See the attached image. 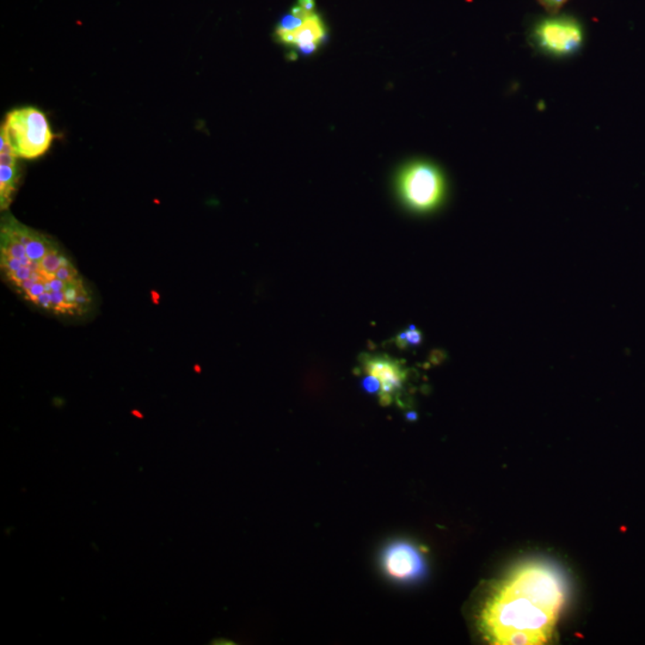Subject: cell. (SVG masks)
Segmentation results:
<instances>
[{"mask_svg":"<svg viewBox=\"0 0 645 645\" xmlns=\"http://www.w3.org/2000/svg\"><path fill=\"white\" fill-rule=\"evenodd\" d=\"M541 4L544 6L549 12L556 13L566 4L568 0H539Z\"/></svg>","mask_w":645,"mask_h":645,"instance_id":"obj_13","label":"cell"},{"mask_svg":"<svg viewBox=\"0 0 645 645\" xmlns=\"http://www.w3.org/2000/svg\"><path fill=\"white\" fill-rule=\"evenodd\" d=\"M0 269L17 295L44 312L73 319L94 305L90 287L56 239L12 214L2 218Z\"/></svg>","mask_w":645,"mask_h":645,"instance_id":"obj_1","label":"cell"},{"mask_svg":"<svg viewBox=\"0 0 645 645\" xmlns=\"http://www.w3.org/2000/svg\"><path fill=\"white\" fill-rule=\"evenodd\" d=\"M326 36V26L319 13H313L305 23L291 35L280 41L287 46H295L303 54L315 52Z\"/></svg>","mask_w":645,"mask_h":645,"instance_id":"obj_9","label":"cell"},{"mask_svg":"<svg viewBox=\"0 0 645 645\" xmlns=\"http://www.w3.org/2000/svg\"><path fill=\"white\" fill-rule=\"evenodd\" d=\"M315 0H298L291 12L286 13L276 27L275 35L279 41L291 35L299 29L313 13H316Z\"/></svg>","mask_w":645,"mask_h":645,"instance_id":"obj_10","label":"cell"},{"mask_svg":"<svg viewBox=\"0 0 645 645\" xmlns=\"http://www.w3.org/2000/svg\"><path fill=\"white\" fill-rule=\"evenodd\" d=\"M363 368L365 373L377 378L381 385L379 398L382 405L391 404L398 392L402 390L403 385L408 377V372L402 366V364L395 358L387 355H366L364 357Z\"/></svg>","mask_w":645,"mask_h":645,"instance_id":"obj_7","label":"cell"},{"mask_svg":"<svg viewBox=\"0 0 645 645\" xmlns=\"http://www.w3.org/2000/svg\"><path fill=\"white\" fill-rule=\"evenodd\" d=\"M422 334L414 326L398 334L397 343L399 347L418 346L421 343Z\"/></svg>","mask_w":645,"mask_h":645,"instance_id":"obj_11","label":"cell"},{"mask_svg":"<svg viewBox=\"0 0 645 645\" xmlns=\"http://www.w3.org/2000/svg\"><path fill=\"white\" fill-rule=\"evenodd\" d=\"M381 565L392 580L399 582L418 581L426 575L425 556L409 541L391 542L381 554Z\"/></svg>","mask_w":645,"mask_h":645,"instance_id":"obj_6","label":"cell"},{"mask_svg":"<svg viewBox=\"0 0 645 645\" xmlns=\"http://www.w3.org/2000/svg\"><path fill=\"white\" fill-rule=\"evenodd\" d=\"M568 596V583L557 566L525 563L488 597L480 624L498 645H539L551 640Z\"/></svg>","mask_w":645,"mask_h":645,"instance_id":"obj_2","label":"cell"},{"mask_svg":"<svg viewBox=\"0 0 645 645\" xmlns=\"http://www.w3.org/2000/svg\"><path fill=\"white\" fill-rule=\"evenodd\" d=\"M534 41L541 52L549 56H570L582 47L583 29L572 17H551L534 27Z\"/></svg>","mask_w":645,"mask_h":645,"instance_id":"obj_5","label":"cell"},{"mask_svg":"<svg viewBox=\"0 0 645 645\" xmlns=\"http://www.w3.org/2000/svg\"><path fill=\"white\" fill-rule=\"evenodd\" d=\"M0 134L5 136L19 158L28 160L42 157L54 140L47 116L34 107L9 111Z\"/></svg>","mask_w":645,"mask_h":645,"instance_id":"obj_3","label":"cell"},{"mask_svg":"<svg viewBox=\"0 0 645 645\" xmlns=\"http://www.w3.org/2000/svg\"><path fill=\"white\" fill-rule=\"evenodd\" d=\"M363 387L365 390L370 392V394H380V382H379L377 378L372 377V375H367V377L364 379Z\"/></svg>","mask_w":645,"mask_h":645,"instance_id":"obj_12","label":"cell"},{"mask_svg":"<svg viewBox=\"0 0 645 645\" xmlns=\"http://www.w3.org/2000/svg\"><path fill=\"white\" fill-rule=\"evenodd\" d=\"M399 191L412 210L428 211L439 206L445 194V180L438 167L429 163H414L399 176Z\"/></svg>","mask_w":645,"mask_h":645,"instance_id":"obj_4","label":"cell"},{"mask_svg":"<svg viewBox=\"0 0 645 645\" xmlns=\"http://www.w3.org/2000/svg\"><path fill=\"white\" fill-rule=\"evenodd\" d=\"M19 157L4 135L0 134V208L8 210L20 180Z\"/></svg>","mask_w":645,"mask_h":645,"instance_id":"obj_8","label":"cell"}]
</instances>
